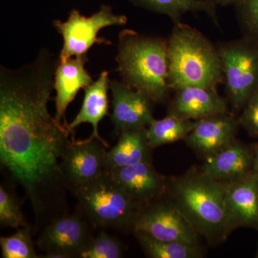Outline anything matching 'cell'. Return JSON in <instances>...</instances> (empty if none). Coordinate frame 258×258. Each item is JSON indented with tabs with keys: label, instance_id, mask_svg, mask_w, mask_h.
Segmentation results:
<instances>
[{
	"label": "cell",
	"instance_id": "6da1fadb",
	"mask_svg": "<svg viewBox=\"0 0 258 258\" xmlns=\"http://www.w3.org/2000/svg\"><path fill=\"white\" fill-rule=\"evenodd\" d=\"M59 58L46 48L20 69L0 67V165L20 186L35 217V232L69 213L61 159L74 132L49 112Z\"/></svg>",
	"mask_w": 258,
	"mask_h": 258
},
{
	"label": "cell",
	"instance_id": "7a4b0ae2",
	"mask_svg": "<svg viewBox=\"0 0 258 258\" xmlns=\"http://www.w3.org/2000/svg\"><path fill=\"white\" fill-rule=\"evenodd\" d=\"M170 200L200 236L212 245L222 243L232 232L225 206L223 183L203 171L190 170L169 181Z\"/></svg>",
	"mask_w": 258,
	"mask_h": 258
},
{
	"label": "cell",
	"instance_id": "3957f363",
	"mask_svg": "<svg viewBox=\"0 0 258 258\" xmlns=\"http://www.w3.org/2000/svg\"><path fill=\"white\" fill-rule=\"evenodd\" d=\"M122 82L147 95L153 103L167 100V42L159 37L145 36L132 30L118 35L115 57Z\"/></svg>",
	"mask_w": 258,
	"mask_h": 258
},
{
	"label": "cell",
	"instance_id": "277c9868",
	"mask_svg": "<svg viewBox=\"0 0 258 258\" xmlns=\"http://www.w3.org/2000/svg\"><path fill=\"white\" fill-rule=\"evenodd\" d=\"M167 42L168 83L174 91L187 86L217 89L224 83L217 47L196 29L174 24Z\"/></svg>",
	"mask_w": 258,
	"mask_h": 258
},
{
	"label": "cell",
	"instance_id": "5b68a950",
	"mask_svg": "<svg viewBox=\"0 0 258 258\" xmlns=\"http://www.w3.org/2000/svg\"><path fill=\"white\" fill-rule=\"evenodd\" d=\"M78 209L93 227L133 230L143 205L136 202L106 171L73 193Z\"/></svg>",
	"mask_w": 258,
	"mask_h": 258
},
{
	"label": "cell",
	"instance_id": "8992f818",
	"mask_svg": "<svg viewBox=\"0 0 258 258\" xmlns=\"http://www.w3.org/2000/svg\"><path fill=\"white\" fill-rule=\"evenodd\" d=\"M229 101L242 111L258 87V40L244 36L217 47Z\"/></svg>",
	"mask_w": 258,
	"mask_h": 258
},
{
	"label": "cell",
	"instance_id": "52a82bcc",
	"mask_svg": "<svg viewBox=\"0 0 258 258\" xmlns=\"http://www.w3.org/2000/svg\"><path fill=\"white\" fill-rule=\"evenodd\" d=\"M126 17L116 15L109 5H102L97 13L90 17L81 15L79 10H73L67 21L55 20L53 26L63 37V45L59 56V62L73 57H87L88 51L98 45H111V42L98 37L102 29L110 26H123L127 23Z\"/></svg>",
	"mask_w": 258,
	"mask_h": 258
},
{
	"label": "cell",
	"instance_id": "ba28073f",
	"mask_svg": "<svg viewBox=\"0 0 258 258\" xmlns=\"http://www.w3.org/2000/svg\"><path fill=\"white\" fill-rule=\"evenodd\" d=\"M92 227L79 209L61 215L42 227L37 247L45 252L42 257L80 258L92 240Z\"/></svg>",
	"mask_w": 258,
	"mask_h": 258
},
{
	"label": "cell",
	"instance_id": "9c48e42d",
	"mask_svg": "<svg viewBox=\"0 0 258 258\" xmlns=\"http://www.w3.org/2000/svg\"><path fill=\"white\" fill-rule=\"evenodd\" d=\"M163 198L142 206L132 231L145 232L159 240L200 244V235L175 204Z\"/></svg>",
	"mask_w": 258,
	"mask_h": 258
},
{
	"label": "cell",
	"instance_id": "30bf717a",
	"mask_svg": "<svg viewBox=\"0 0 258 258\" xmlns=\"http://www.w3.org/2000/svg\"><path fill=\"white\" fill-rule=\"evenodd\" d=\"M106 148L101 141L92 137L83 141L72 139L60 164L69 191L74 193L106 172Z\"/></svg>",
	"mask_w": 258,
	"mask_h": 258
},
{
	"label": "cell",
	"instance_id": "8fae6325",
	"mask_svg": "<svg viewBox=\"0 0 258 258\" xmlns=\"http://www.w3.org/2000/svg\"><path fill=\"white\" fill-rule=\"evenodd\" d=\"M112 93L111 120L114 133L118 136L125 129L147 128L153 120L150 98L123 82L110 80Z\"/></svg>",
	"mask_w": 258,
	"mask_h": 258
},
{
	"label": "cell",
	"instance_id": "7c38bea8",
	"mask_svg": "<svg viewBox=\"0 0 258 258\" xmlns=\"http://www.w3.org/2000/svg\"><path fill=\"white\" fill-rule=\"evenodd\" d=\"M238 118L228 112L195 120V125L185 142L205 159L228 147L236 141Z\"/></svg>",
	"mask_w": 258,
	"mask_h": 258
},
{
	"label": "cell",
	"instance_id": "4fadbf2b",
	"mask_svg": "<svg viewBox=\"0 0 258 258\" xmlns=\"http://www.w3.org/2000/svg\"><path fill=\"white\" fill-rule=\"evenodd\" d=\"M223 184L231 230L247 227L258 231V173L252 170L242 179Z\"/></svg>",
	"mask_w": 258,
	"mask_h": 258
},
{
	"label": "cell",
	"instance_id": "5bb4252c",
	"mask_svg": "<svg viewBox=\"0 0 258 258\" xmlns=\"http://www.w3.org/2000/svg\"><path fill=\"white\" fill-rule=\"evenodd\" d=\"M152 162H142L107 171L135 200L144 205L164 198L169 181L159 174Z\"/></svg>",
	"mask_w": 258,
	"mask_h": 258
},
{
	"label": "cell",
	"instance_id": "9a60e30c",
	"mask_svg": "<svg viewBox=\"0 0 258 258\" xmlns=\"http://www.w3.org/2000/svg\"><path fill=\"white\" fill-rule=\"evenodd\" d=\"M175 92L169 103L167 114L198 120L227 112V101L219 95L217 89L187 86Z\"/></svg>",
	"mask_w": 258,
	"mask_h": 258
},
{
	"label": "cell",
	"instance_id": "2e32d148",
	"mask_svg": "<svg viewBox=\"0 0 258 258\" xmlns=\"http://www.w3.org/2000/svg\"><path fill=\"white\" fill-rule=\"evenodd\" d=\"M88 57H71L59 62L54 78L56 91L55 118L59 123L69 126L66 119L68 107L81 88H86L93 83L92 78L85 69Z\"/></svg>",
	"mask_w": 258,
	"mask_h": 258
},
{
	"label": "cell",
	"instance_id": "e0dca14e",
	"mask_svg": "<svg viewBox=\"0 0 258 258\" xmlns=\"http://www.w3.org/2000/svg\"><path fill=\"white\" fill-rule=\"evenodd\" d=\"M253 148L235 141L228 147L205 159L201 170L222 183L242 179L253 170Z\"/></svg>",
	"mask_w": 258,
	"mask_h": 258
},
{
	"label": "cell",
	"instance_id": "ac0fdd59",
	"mask_svg": "<svg viewBox=\"0 0 258 258\" xmlns=\"http://www.w3.org/2000/svg\"><path fill=\"white\" fill-rule=\"evenodd\" d=\"M106 155L107 171L142 162H152V150L148 141L147 128L125 129Z\"/></svg>",
	"mask_w": 258,
	"mask_h": 258
},
{
	"label": "cell",
	"instance_id": "d6986e66",
	"mask_svg": "<svg viewBox=\"0 0 258 258\" xmlns=\"http://www.w3.org/2000/svg\"><path fill=\"white\" fill-rule=\"evenodd\" d=\"M109 81L108 72L103 71L97 81L85 88L84 98L81 110L74 120L69 124L70 130L74 132V129L79 125L83 123H90L93 127L91 137L101 141L106 147H108V144L100 135L98 124L108 114Z\"/></svg>",
	"mask_w": 258,
	"mask_h": 258
},
{
	"label": "cell",
	"instance_id": "ffe728a7",
	"mask_svg": "<svg viewBox=\"0 0 258 258\" xmlns=\"http://www.w3.org/2000/svg\"><path fill=\"white\" fill-rule=\"evenodd\" d=\"M137 8L169 17L174 24L181 23L187 13H204L218 25L215 0H128Z\"/></svg>",
	"mask_w": 258,
	"mask_h": 258
},
{
	"label": "cell",
	"instance_id": "44dd1931",
	"mask_svg": "<svg viewBox=\"0 0 258 258\" xmlns=\"http://www.w3.org/2000/svg\"><path fill=\"white\" fill-rule=\"evenodd\" d=\"M195 120L167 114L162 119L153 120L147 128L148 141L152 149L186 140L193 130Z\"/></svg>",
	"mask_w": 258,
	"mask_h": 258
},
{
	"label": "cell",
	"instance_id": "7402d4cb",
	"mask_svg": "<svg viewBox=\"0 0 258 258\" xmlns=\"http://www.w3.org/2000/svg\"><path fill=\"white\" fill-rule=\"evenodd\" d=\"M144 253L152 258H200L203 257V249L200 244L167 242L154 238L145 232H134Z\"/></svg>",
	"mask_w": 258,
	"mask_h": 258
},
{
	"label": "cell",
	"instance_id": "603a6c76",
	"mask_svg": "<svg viewBox=\"0 0 258 258\" xmlns=\"http://www.w3.org/2000/svg\"><path fill=\"white\" fill-rule=\"evenodd\" d=\"M0 226L3 228L29 227L22 208L20 199L10 183L0 185Z\"/></svg>",
	"mask_w": 258,
	"mask_h": 258
},
{
	"label": "cell",
	"instance_id": "cb8c5ba5",
	"mask_svg": "<svg viewBox=\"0 0 258 258\" xmlns=\"http://www.w3.org/2000/svg\"><path fill=\"white\" fill-rule=\"evenodd\" d=\"M3 258H38L31 227H20L12 235L0 237Z\"/></svg>",
	"mask_w": 258,
	"mask_h": 258
},
{
	"label": "cell",
	"instance_id": "d4e9b609",
	"mask_svg": "<svg viewBox=\"0 0 258 258\" xmlns=\"http://www.w3.org/2000/svg\"><path fill=\"white\" fill-rule=\"evenodd\" d=\"M123 252V244L118 237L101 231L93 237L80 258H120Z\"/></svg>",
	"mask_w": 258,
	"mask_h": 258
},
{
	"label": "cell",
	"instance_id": "484cf974",
	"mask_svg": "<svg viewBox=\"0 0 258 258\" xmlns=\"http://www.w3.org/2000/svg\"><path fill=\"white\" fill-rule=\"evenodd\" d=\"M236 8L244 36L258 40V0H244Z\"/></svg>",
	"mask_w": 258,
	"mask_h": 258
},
{
	"label": "cell",
	"instance_id": "4316f807",
	"mask_svg": "<svg viewBox=\"0 0 258 258\" xmlns=\"http://www.w3.org/2000/svg\"><path fill=\"white\" fill-rule=\"evenodd\" d=\"M238 120L250 137L258 138V87L244 105Z\"/></svg>",
	"mask_w": 258,
	"mask_h": 258
},
{
	"label": "cell",
	"instance_id": "83f0119b",
	"mask_svg": "<svg viewBox=\"0 0 258 258\" xmlns=\"http://www.w3.org/2000/svg\"><path fill=\"white\" fill-rule=\"evenodd\" d=\"M217 5L220 6H229V5H237L241 4L244 0H215Z\"/></svg>",
	"mask_w": 258,
	"mask_h": 258
},
{
	"label": "cell",
	"instance_id": "f1b7e54d",
	"mask_svg": "<svg viewBox=\"0 0 258 258\" xmlns=\"http://www.w3.org/2000/svg\"><path fill=\"white\" fill-rule=\"evenodd\" d=\"M254 162L253 171L258 173V142L253 147Z\"/></svg>",
	"mask_w": 258,
	"mask_h": 258
},
{
	"label": "cell",
	"instance_id": "f546056e",
	"mask_svg": "<svg viewBox=\"0 0 258 258\" xmlns=\"http://www.w3.org/2000/svg\"><path fill=\"white\" fill-rule=\"evenodd\" d=\"M255 257L258 258V245H257V250H256Z\"/></svg>",
	"mask_w": 258,
	"mask_h": 258
}]
</instances>
